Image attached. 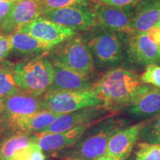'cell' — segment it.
<instances>
[{"mask_svg": "<svg viewBox=\"0 0 160 160\" xmlns=\"http://www.w3.org/2000/svg\"><path fill=\"white\" fill-rule=\"evenodd\" d=\"M149 85L143 83L135 71L114 68L102 76L92 90L112 113L127 108Z\"/></svg>", "mask_w": 160, "mask_h": 160, "instance_id": "2", "label": "cell"}, {"mask_svg": "<svg viewBox=\"0 0 160 160\" xmlns=\"http://www.w3.org/2000/svg\"><path fill=\"white\" fill-rule=\"evenodd\" d=\"M129 124V120L119 115L106 117L92 123L73 145L52 156L65 160H94L103 157L111 138Z\"/></svg>", "mask_w": 160, "mask_h": 160, "instance_id": "1", "label": "cell"}, {"mask_svg": "<svg viewBox=\"0 0 160 160\" xmlns=\"http://www.w3.org/2000/svg\"><path fill=\"white\" fill-rule=\"evenodd\" d=\"M36 133H14L0 144V160H17L26 158L31 147L36 144Z\"/></svg>", "mask_w": 160, "mask_h": 160, "instance_id": "18", "label": "cell"}, {"mask_svg": "<svg viewBox=\"0 0 160 160\" xmlns=\"http://www.w3.org/2000/svg\"><path fill=\"white\" fill-rule=\"evenodd\" d=\"M11 51V45L8 36H5L2 33H0V51L5 52L9 54Z\"/></svg>", "mask_w": 160, "mask_h": 160, "instance_id": "30", "label": "cell"}, {"mask_svg": "<svg viewBox=\"0 0 160 160\" xmlns=\"http://www.w3.org/2000/svg\"><path fill=\"white\" fill-rule=\"evenodd\" d=\"M146 33L148 34L150 38L160 46V27L159 26H153L152 28L148 31Z\"/></svg>", "mask_w": 160, "mask_h": 160, "instance_id": "31", "label": "cell"}, {"mask_svg": "<svg viewBox=\"0 0 160 160\" xmlns=\"http://www.w3.org/2000/svg\"><path fill=\"white\" fill-rule=\"evenodd\" d=\"M17 160H28V159H26V158H21V159H17Z\"/></svg>", "mask_w": 160, "mask_h": 160, "instance_id": "37", "label": "cell"}, {"mask_svg": "<svg viewBox=\"0 0 160 160\" xmlns=\"http://www.w3.org/2000/svg\"><path fill=\"white\" fill-rule=\"evenodd\" d=\"M15 81L22 91L40 97L45 94L53 78V67L47 57H37L16 64Z\"/></svg>", "mask_w": 160, "mask_h": 160, "instance_id": "4", "label": "cell"}, {"mask_svg": "<svg viewBox=\"0 0 160 160\" xmlns=\"http://www.w3.org/2000/svg\"><path fill=\"white\" fill-rule=\"evenodd\" d=\"M42 13L39 0H19L0 25V31L8 35L17 31L20 26L41 17Z\"/></svg>", "mask_w": 160, "mask_h": 160, "instance_id": "14", "label": "cell"}, {"mask_svg": "<svg viewBox=\"0 0 160 160\" xmlns=\"http://www.w3.org/2000/svg\"><path fill=\"white\" fill-rule=\"evenodd\" d=\"M150 120V118L145 119L116 133L109 140L105 156L117 160H125L130 157L133 148L139 140L142 130Z\"/></svg>", "mask_w": 160, "mask_h": 160, "instance_id": "12", "label": "cell"}, {"mask_svg": "<svg viewBox=\"0 0 160 160\" xmlns=\"http://www.w3.org/2000/svg\"><path fill=\"white\" fill-rule=\"evenodd\" d=\"M99 68H117L122 60V44L115 32L102 31L96 33L87 42Z\"/></svg>", "mask_w": 160, "mask_h": 160, "instance_id": "6", "label": "cell"}, {"mask_svg": "<svg viewBox=\"0 0 160 160\" xmlns=\"http://www.w3.org/2000/svg\"><path fill=\"white\" fill-rule=\"evenodd\" d=\"M94 160H117V159H113V158L107 157V156H103V157L97 158V159H96Z\"/></svg>", "mask_w": 160, "mask_h": 160, "instance_id": "34", "label": "cell"}, {"mask_svg": "<svg viewBox=\"0 0 160 160\" xmlns=\"http://www.w3.org/2000/svg\"><path fill=\"white\" fill-rule=\"evenodd\" d=\"M134 11L130 12L133 33L147 32L160 19V0H138L133 4Z\"/></svg>", "mask_w": 160, "mask_h": 160, "instance_id": "15", "label": "cell"}, {"mask_svg": "<svg viewBox=\"0 0 160 160\" xmlns=\"http://www.w3.org/2000/svg\"><path fill=\"white\" fill-rule=\"evenodd\" d=\"M127 112L135 118H148L160 113V88L148 85L127 107Z\"/></svg>", "mask_w": 160, "mask_h": 160, "instance_id": "19", "label": "cell"}, {"mask_svg": "<svg viewBox=\"0 0 160 160\" xmlns=\"http://www.w3.org/2000/svg\"><path fill=\"white\" fill-rule=\"evenodd\" d=\"M2 106V126L8 128L21 118L42 110V98L19 91L1 99Z\"/></svg>", "mask_w": 160, "mask_h": 160, "instance_id": "7", "label": "cell"}, {"mask_svg": "<svg viewBox=\"0 0 160 160\" xmlns=\"http://www.w3.org/2000/svg\"><path fill=\"white\" fill-rule=\"evenodd\" d=\"M125 160H135V158L133 157H131V158L128 157L127 159H125Z\"/></svg>", "mask_w": 160, "mask_h": 160, "instance_id": "36", "label": "cell"}, {"mask_svg": "<svg viewBox=\"0 0 160 160\" xmlns=\"http://www.w3.org/2000/svg\"><path fill=\"white\" fill-rule=\"evenodd\" d=\"M46 19L73 31H87L97 25L93 10L88 6H71L51 10L42 14Z\"/></svg>", "mask_w": 160, "mask_h": 160, "instance_id": "8", "label": "cell"}, {"mask_svg": "<svg viewBox=\"0 0 160 160\" xmlns=\"http://www.w3.org/2000/svg\"><path fill=\"white\" fill-rule=\"evenodd\" d=\"M14 65L8 61L0 63V100L21 91L16 82Z\"/></svg>", "mask_w": 160, "mask_h": 160, "instance_id": "22", "label": "cell"}, {"mask_svg": "<svg viewBox=\"0 0 160 160\" xmlns=\"http://www.w3.org/2000/svg\"><path fill=\"white\" fill-rule=\"evenodd\" d=\"M26 159L28 160H45V157L39 146L34 144L28 153Z\"/></svg>", "mask_w": 160, "mask_h": 160, "instance_id": "29", "label": "cell"}, {"mask_svg": "<svg viewBox=\"0 0 160 160\" xmlns=\"http://www.w3.org/2000/svg\"><path fill=\"white\" fill-rule=\"evenodd\" d=\"M97 23L108 31L133 34L129 10L105 4L96 3L93 6Z\"/></svg>", "mask_w": 160, "mask_h": 160, "instance_id": "13", "label": "cell"}, {"mask_svg": "<svg viewBox=\"0 0 160 160\" xmlns=\"http://www.w3.org/2000/svg\"><path fill=\"white\" fill-rule=\"evenodd\" d=\"M53 81L46 93L79 91L92 89L93 85L90 82L89 77L59 65H53Z\"/></svg>", "mask_w": 160, "mask_h": 160, "instance_id": "16", "label": "cell"}, {"mask_svg": "<svg viewBox=\"0 0 160 160\" xmlns=\"http://www.w3.org/2000/svg\"><path fill=\"white\" fill-rule=\"evenodd\" d=\"M8 56V53L0 51V63L2 62L3 61H5Z\"/></svg>", "mask_w": 160, "mask_h": 160, "instance_id": "32", "label": "cell"}, {"mask_svg": "<svg viewBox=\"0 0 160 160\" xmlns=\"http://www.w3.org/2000/svg\"><path fill=\"white\" fill-rule=\"evenodd\" d=\"M95 3L99 4H105L111 6H115V7L125 8L133 5L138 0H91Z\"/></svg>", "mask_w": 160, "mask_h": 160, "instance_id": "28", "label": "cell"}, {"mask_svg": "<svg viewBox=\"0 0 160 160\" xmlns=\"http://www.w3.org/2000/svg\"><path fill=\"white\" fill-rule=\"evenodd\" d=\"M139 141L149 144H160V113L151 119L143 128Z\"/></svg>", "mask_w": 160, "mask_h": 160, "instance_id": "23", "label": "cell"}, {"mask_svg": "<svg viewBox=\"0 0 160 160\" xmlns=\"http://www.w3.org/2000/svg\"><path fill=\"white\" fill-rule=\"evenodd\" d=\"M42 13L45 12L71 6H88V0H39Z\"/></svg>", "mask_w": 160, "mask_h": 160, "instance_id": "25", "label": "cell"}, {"mask_svg": "<svg viewBox=\"0 0 160 160\" xmlns=\"http://www.w3.org/2000/svg\"><path fill=\"white\" fill-rule=\"evenodd\" d=\"M17 2L13 0H0V25L7 17Z\"/></svg>", "mask_w": 160, "mask_h": 160, "instance_id": "27", "label": "cell"}, {"mask_svg": "<svg viewBox=\"0 0 160 160\" xmlns=\"http://www.w3.org/2000/svg\"><path fill=\"white\" fill-rule=\"evenodd\" d=\"M17 31L51 44L54 47L76 35V31L73 30L53 22L43 17H38L20 26Z\"/></svg>", "mask_w": 160, "mask_h": 160, "instance_id": "10", "label": "cell"}, {"mask_svg": "<svg viewBox=\"0 0 160 160\" xmlns=\"http://www.w3.org/2000/svg\"><path fill=\"white\" fill-rule=\"evenodd\" d=\"M13 1H16V2H18V1H19V0H13Z\"/></svg>", "mask_w": 160, "mask_h": 160, "instance_id": "38", "label": "cell"}, {"mask_svg": "<svg viewBox=\"0 0 160 160\" xmlns=\"http://www.w3.org/2000/svg\"><path fill=\"white\" fill-rule=\"evenodd\" d=\"M99 105H103L102 101L92 89L46 93L42 97V110L59 114Z\"/></svg>", "mask_w": 160, "mask_h": 160, "instance_id": "5", "label": "cell"}, {"mask_svg": "<svg viewBox=\"0 0 160 160\" xmlns=\"http://www.w3.org/2000/svg\"><path fill=\"white\" fill-rule=\"evenodd\" d=\"M91 125L79 126L68 131L58 133L38 135L36 144L43 152L53 154L73 145Z\"/></svg>", "mask_w": 160, "mask_h": 160, "instance_id": "17", "label": "cell"}, {"mask_svg": "<svg viewBox=\"0 0 160 160\" xmlns=\"http://www.w3.org/2000/svg\"><path fill=\"white\" fill-rule=\"evenodd\" d=\"M126 51L130 61L137 65L147 66L160 62V46L146 32L130 35L126 40Z\"/></svg>", "mask_w": 160, "mask_h": 160, "instance_id": "11", "label": "cell"}, {"mask_svg": "<svg viewBox=\"0 0 160 160\" xmlns=\"http://www.w3.org/2000/svg\"><path fill=\"white\" fill-rule=\"evenodd\" d=\"M8 36L12 51L21 54H31L48 51L54 46L51 44L45 42L28 33L20 31H14Z\"/></svg>", "mask_w": 160, "mask_h": 160, "instance_id": "21", "label": "cell"}, {"mask_svg": "<svg viewBox=\"0 0 160 160\" xmlns=\"http://www.w3.org/2000/svg\"><path fill=\"white\" fill-rule=\"evenodd\" d=\"M135 160H160V144L140 142Z\"/></svg>", "mask_w": 160, "mask_h": 160, "instance_id": "24", "label": "cell"}, {"mask_svg": "<svg viewBox=\"0 0 160 160\" xmlns=\"http://www.w3.org/2000/svg\"><path fill=\"white\" fill-rule=\"evenodd\" d=\"M2 126V106L1 100H0V127Z\"/></svg>", "mask_w": 160, "mask_h": 160, "instance_id": "33", "label": "cell"}, {"mask_svg": "<svg viewBox=\"0 0 160 160\" xmlns=\"http://www.w3.org/2000/svg\"><path fill=\"white\" fill-rule=\"evenodd\" d=\"M140 79L143 83L160 88V66L157 64L146 66Z\"/></svg>", "mask_w": 160, "mask_h": 160, "instance_id": "26", "label": "cell"}, {"mask_svg": "<svg viewBox=\"0 0 160 160\" xmlns=\"http://www.w3.org/2000/svg\"><path fill=\"white\" fill-rule=\"evenodd\" d=\"M61 114L47 110H41L33 114L21 118L9 126L13 133L39 134L49 127Z\"/></svg>", "mask_w": 160, "mask_h": 160, "instance_id": "20", "label": "cell"}, {"mask_svg": "<svg viewBox=\"0 0 160 160\" xmlns=\"http://www.w3.org/2000/svg\"><path fill=\"white\" fill-rule=\"evenodd\" d=\"M48 59L55 65L89 77L94 71V60L87 42L73 37L51 49Z\"/></svg>", "mask_w": 160, "mask_h": 160, "instance_id": "3", "label": "cell"}, {"mask_svg": "<svg viewBox=\"0 0 160 160\" xmlns=\"http://www.w3.org/2000/svg\"><path fill=\"white\" fill-rule=\"evenodd\" d=\"M155 26H159V27H160V19L158 20V22H157V24L155 25Z\"/></svg>", "mask_w": 160, "mask_h": 160, "instance_id": "35", "label": "cell"}, {"mask_svg": "<svg viewBox=\"0 0 160 160\" xmlns=\"http://www.w3.org/2000/svg\"><path fill=\"white\" fill-rule=\"evenodd\" d=\"M104 105L93 106L61 114L49 127L38 135L68 131L79 126L91 125L98 120L113 115Z\"/></svg>", "mask_w": 160, "mask_h": 160, "instance_id": "9", "label": "cell"}]
</instances>
